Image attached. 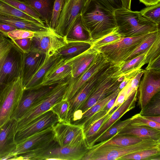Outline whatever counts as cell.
Returning <instances> with one entry per match:
<instances>
[{"instance_id": "7a4b0ae2", "label": "cell", "mask_w": 160, "mask_h": 160, "mask_svg": "<svg viewBox=\"0 0 160 160\" xmlns=\"http://www.w3.org/2000/svg\"><path fill=\"white\" fill-rule=\"evenodd\" d=\"M23 54L12 40L0 34V92L21 77Z\"/></svg>"}, {"instance_id": "9a60e30c", "label": "cell", "mask_w": 160, "mask_h": 160, "mask_svg": "<svg viewBox=\"0 0 160 160\" xmlns=\"http://www.w3.org/2000/svg\"><path fill=\"white\" fill-rule=\"evenodd\" d=\"M111 63L110 62L94 74L68 100L69 107L67 117L68 122L71 123L74 113L86 101L96 84Z\"/></svg>"}, {"instance_id": "7dc6e473", "label": "cell", "mask_w": 160, "mask_h": 160, "mask_svg": "<svg viewBox=\"0 0 160 160\" xmlns=\"http://www.w3.org/2000/svg\"><path fill=\"white\" fill-rule=\"evenodd\" d=\"M35 32L22 29H17L8 33L7 37L12 40L32 38Z\"/></svg>"}, {"instance_id": "4316f807", "label": "cell", "mask_w": 160, "mask_h": 160, "mask_svg": "<svg viewBox=\"0 0 160 160\" xmlns=\"http://www.w3.org/2000/svg\"><path fill=\"white\" fill-rule=\"evenodd\" d=\"M91 46V43L82 42H68L54 54L68 61L84 52Z\"/></svg>"}, {"instance_id": "f546056e", "label": "cell", "mask_w": 160, "mask_h": 160, "mask_svg": "<svg viewBox=\"0 0 160 160\" xmlns=\"http://www.w3.org/2000/svg\"><path fill=\"white\" fill-rule=\"evenodd\" d=\"M148 50L128 61L122 62L120 68L112 74V77H119L131 71L141 69L145 64L144 61Z\"/></svg>"}, {"instance_id": "836d02e7", "label": "cell", "mask_w": 160, "mask_h": 160, "mask_svg": "<svg viewBox=\"0 0 160 160\" xmlns=\"http://www.w3.org/2000/svg\"><path fill=\"white\" fill-rule=\"evenodd\" d=\"M124 38L117 27L112 31L106 36L92 41L91 48L97 49L101 47L116 42Z\"/></svg>"}, {"instance_id": "ee69618b", "label": "cell", "mask_w": 160, "mask_h": 160, "mask_svg": "<svg viewBox=\"0 0 160 160\" xmlns=\"http://www.w3.org/2000/svg\"><path fill=\"white\" fill-rule=\"evenodd\" d=\"M160 58V34L151 47L148 50L145 59V64L150 63Z\"/></svg>"}, {"instance_id": "ac0fdd59", "label": "cell", "mask_w": 160, "mask_h": 160, "mask_svg": "<svg viewBox=\"0 0 160 160\" xmlns=\"http://www.w3.org/2000/svg\"><path fill=\"white\" fill-rule=\"evenodd\" d=\"M72 75L69 60L65 61L60 57L46 72L39 87L70 82Z\"/></svg>"}, {"instance_id": "7c38bea8", "label": "cell", "mask_w": 160, "mask_h": 160, "mask_svg": "<svg viewBox=\"0 0 160 160\" xmlns=\"http://www.w3.org/2000/svg\"><path fill=\"white\" fill-rule=\"evenodd\" d=\"M138 89V104L142 110L160 91V71L145 69Z\"/></svg>"}, {"instance_id": "8fae6325", "label": "cell", "mask_w": 160, "mask_h": 160, "mask_svg": "<svg viewBox=\"0 0 160 160\" xmlns=\"http://www.w3.org/2000/svg\"><path fill=\"white\" fill-rule=\"evenodd\" d=\"M32 40L31 50L44 54L48 57L53 55L68 42L65 38L50 28L46 31L35 32Z\"/></svg>"}, {"instance_id": "7bdbcfd3", "label": "cell", "mask_w": 160, "mask_h": 160, "mask_svg": "<svg viewBox=\"0 0 160 160\" xmlns=\"http://www.w3.org/2000/svg\"><path fill=\"white\" fill-rule=\"evenodd\" d=\"M130 124L132 125L148 127L160 130V123L150 121L139 113L131 118Z\"/></svg>"}, {"instance_id": "ab89813d", "label": "cell", "mask_w": 160, "mask_h": 160, "mask_svg": "<svg viewBox=\"0 0 160 160\" xmlns=\"http://www.w3.org/2000/svg\"><path fill=\"white\" fill-rule=\"evenodd\" d=\"M69 107V101L62 99L55 103L50 110L57 116L60 122H68L67 117Z\"/></svg>"}, {"instance_id": "e0dca14e", "label": "cell", "mask_w": 160, "mask_h": 160, "mask_svg": "<svg viewBox=\"0 0 160 160\" xmlns=\"http://www.w3.org/2000/svg\"><path fill=\"white\" fill-rule=\"evenodd\" d=\"M59 122L57 116L49 110L18 131L15 134V140L17 143L35 133L52 127Z\"/></svg>"}, {"instance_id": "9f6ffc18", "label": "cell", "mask_w": 160, "mask_h": 160, "mask_svg": "<svg viewBox=\"0 0 160 160\" xmlns=\"http://www.w3.org/2000/svg\"><path fill=\"white\" fill-rule=\"evenodd\" d=\"M146 118L153 122L160 123V116H143Z\"/></svg>"}, {"instance_id": "60d3db41", "label": "cell", "mask_w": 160, "mask_h": 160, "mask_svg": "<svg viewBox=\"0 0 160 160\" xmlns=\"http://www.w3.org/2000/svg\"><path fill=\"white\" fill-rule=\"evenodd\" d=\"M141 15L149 21L160 25V2L148 6L140 11Z\"/></svg>"}, {"instance_id": "4fadbf2b", "label": "cell", "mask_w": 160, "mask_h": 160, "mask_svg": "<svg viewBox=\"0 0 160 160\" xmlns=\"http://www.w3.org/2000/svg\"><path fill=\"white\" fill-rule=\"evenodd\" d=\"M111 62L99 52L88 68L76 79L69 82L63 99L69 100L94 74Z\"/></svg>"}, {"instance_id": "d6986e66", "label": "cell", "mask_w": 160, "mask_h": 160, "mask_svg": "<svg viewBox=\"0 0 160 160\" xmlns=\"http://www.w3.org/2000/svg\"><path fill=\"white\" fill-rule=\"evenodd\" d=\"M138 90L134 91L123 103L112 113L108 120L98 131L86 142L88 148L95 144L97 139L112 125L120 119L126 112L134 108L137 99Z\"/></svg>"}, {"instance_id": "f5cc1de1", "label": "cell", "mask_w": 160, "mask_h": 160, "mask_svg": "<svg viewBox=\"0 0 160 160\" xmlns=\"http://www.w3.org/2000/svg\"><path fill=\"white\" fill-rule=\"evenodd\" d=\"M146 6H149L157 4L160 2V0H139Z\"/></svg>"}, {"instance_id": "11a10c76", "label": "cell", "mask_w": 160, "mask_h": 160, "mask_svg": "<svg viewBox=\"0 0 160 160\" xmlns=\"http://www.w3.org/2000/svg\"><path fill=\"white\" fill-rule=\"evenodd\" d=\"M122 8L125 9L131 10V0H121Z\"/></svg>"}, {"instance_id": "e575fe53", "label": "cell", "mask_w": 160, "mask_h": 160, "mask_svg": "<svg viewBox=\"0 0 160 160\" xmlns=\"http://www.w3.org/2000/svg\"><path fill=\"white\" fill-rule=\"evenodd\" d=\"M3 0L18 10L36 19L42 24L45 25L44 22L41 19L38 12L24 0Z\"/></svg>"}, {"instance_id": "b9f144b4", "label": "cell", "mask_w": 160, "mask_h": 160, "mask_svg": "<svg viewBox=\"0 0 160 160\" xmlns=\"http://www.w3.org/2000/svg\"><path fill=\"white\" fill-rule=\"evenodd\" d=\"M112 114L108 113L103 117L92 124L84 131L86 142L98 131L101 127L110 118Z\"/></svg>"}, {"instance_id": "9c48e42d", "label": "cell", "mask_w": 160, "mask_h": 160, "mask_svg": "<svg viewBox=\"0 0 160 160\" xmlns=\"http://www.w3.org/2000/svg\"><path fill=\"white\" fill-rule=\"evenodd\" d=\"M24 90L20 76L7 84L0 92V127L10 119Z\"/></svg>"}, {"instance_id": "30bf717a", "label": "cell", "mask_w": 160, "mask_h": 160, "mask_svg": "<svg viewBox=\"0 0 160 160\" xmlns=\"http://www.w3.org/2000/svg\"><path fill=\"white\" fill-rule=\"evenodd\" d=\"M52 128L54 140L59 146L87 147L82 126L59 122L53 126Z\"/></svg>"}, {"instance_id": "f35d334b", "label": "cell", "mask_w": 160, "mask_h": 160, "mask_svg": "<svg viewBox=\"0 0 160 160\" xmlns=\"http://www.w3.org/2000/svg\"><path fill=\"white\" fill-rule=\"evenodd\" d=\"M131 121V118L123 121H119L118 120L97 139L95 142V143L97 142L107 140L111 138L119 131L130 123Z\"/></svg>"}, {"instance_id": "74e56055", "label": "cell", "mask_w": 160, "mask_h": 160, "mask_svg": "<svg viewBox=\"0 0 160 160\" xmlns=\"http://www.w3.org/2000/svg\"><path fill=\"white\" fill-rule=\"evenodd\" d=\"M160 155V148H152L141 150L124 156L118 160H148L150 158Z\"/></svg>"}, {"instance_id": "d4e9b609", "label": "cell", "mask_w": 160, "mask_h": 160, "mask_svg": "<svg viewBox=\"0 0 160 160\" xmlns=\"http://www.w3.org/2000/svg\"><path fill=\"white\" fill-rule=\"evenodd\" d=\"M122 135L133 136L143 139L160 140V130L148 127L132 125L129 123L114 136Z\"/></svg>"}, {"instance_id": "cb8c5ba5", "label": "cell", "mask_w": 160, "mask_h": 160, "mask_svg": "<svg viewBox=\"0 0 160 160\" xmlns=\"http://www.w3.org/2000/svg\"><path fill=\"white\" fill-rule=\"evenodd\" d=\"M65 38L67 42H82L91 43L90 34L83 22L81 13L75 18Z\"/></svg>"}, {"instance_id": "d6a6232c", "label": "cell", "mask_w": 160, "mask_h": 160, "mask_svg": "<svg viewBox=\"0 0 160 160\" xmlns=\"http://www.w3.org/2000/svg\"><path fill=\"white\" fill-rule=\"evenodd\" d=\"M0 14L16 17L27 21L46 26L38 20L18 10L3 0H0Z\"/></svg>"}, {"instance_id": "ba28073f", "label": "cell", "mask_w": 160, "mask_h": 160, "mask_svg": "<svg viewBox=\"0 0 160 160\" xmlns=\"http://www.w3.org/2000/svg\"><path fill=\"white\" fill-rule=\"evenodd\" d=\"M154 32L136 37L123 38L116 42L96 49L110 62L114 64L120 63Z\"/></svg>"}, {"instance_id": "f907efd6", "label": "cell", "mask_w": 160, "mask_h": 160, "mask_svg": "<svg viewBox=\"0 0 160 160\" xmlns=\"http://www.w3.org/2000/svg\"><path fill=\"white\" fill-rule=\"evenodd\" d=\"M126 86L119 92L113 105L109 111L110 113H112L126 100Z\"/></svg>"}, {"instance_id": "ffe728a7", "label": "cell", "mask_w": 160, "mask_h": 160, "mask_svg": "<svg viewBox=\"0 0 160 160\" xmlns=\"http://www.w3.org/2000/svg\"><path fill=\"white\" fill-rule=\"evenodd\" d=\"M56 85L42 86L36 88L24 90L10 119H14L17 121L30 107Z\"/></svg>"}, {"instance_id": "7402d4cb", "label": "cell", "mask_w": 160, "mask_h": 160, "mask_svg": "<svg viewBox=\"0 0 160 160\" xmlns=\"http://www.w3.org/2000/svg\"><path fill=\"white\" fill-rule=\"evenodd\" d=\"M46 57L44 54L32 50L23 53L21 77L23 87L41 67Z\"/></svg>"}, {"instance_id": "d590c367", "label": "cell", "mask_w": 160, "mask_h": 160, "mask_svg": "<svg viewBox=\"0 0 160 160\" xmlns=\"http://www.w3.org/2000/svg\"><path fill=\"white\" fill-rule=\"evenodd\" d=\"M160 34V30L154 32L138 46L123 62L128 61L147 51Z\"/></svg>"}, {"instance_id": "277c9868", "label": "cell", "mask_w": 160, "mask_h": 160, "mask_svg": "<svg viewBox=\"0 0 160 160\" xmlns=\"http://www.w3.org/2000/svg\"><path fill=\"white\" fill-rule=\"evenodd\" d=\"M152 148H160V140L146 139L138 143L128 146L107 145L88 148L82 160H116L136 152Z\"/></svg>"}, {"instance_id": "1f68e13d", "label": "cell", "mask_w": 160, "mask_h": 160, "mask_svg": "<svg viewBox=\"0 0 160 160\" xmlns=\"http://www.w3.org/2000/svg\"><path fill=\"white\" fill-rule=\"evenodd\" d=\"M145 139H146L129 135L114 136L93 146L98 147L108 144L121 146H128L138 143Z\"/></svg>"}, {"instance_id": "bcb514c9", "label": "cell", "mask_w": 160, "mask_h": 160, "mask_svg": "<svg viewBox=\"0 0 160 160\" xmlns=\"http://www.w3.org/2000/svg\"><path fill=\"white\" fill-rule=\"evenodd\" d=\"M144 70L142 69L133 78L131 79L127 85L126 99L134 91L137 90L141 78Z\"/></svg>"}, {"instance_id": "f6af8a7d", "label": "cell", "mask_w": 160, "mask_h": 160, "mask_svg": "<svg viewBox=\"0 0 160 160\" xmlns=\"http://www.w3.org/2000/svg\"><path fill=\"white\" fill-rule=\"evenodd\" d=\"M65 0H55L49 28L54 30L63 9Z\"/></svg>"}, {"instance_id": "c3c4849f", "label": "cell", "mask_w": 160, "mask_h": 160, "mask_svg": "<svg viewBox=\"0 0 160 160\" xmlns=\"http://www.w3.org/2000/svg\"><path fill=\"white\" fill-rule=\"evenodd\" d=\"M102 7L112 12L122 8L121 0H94Z\"/></svg>"}, {"instance_id": "f1b7e54d", "label": "cell", "mask_w": 160, "mask_h": 160, "mask_svg": "<svg viewBox=\"0 0 160 160\" xmlns=\"http://www.w3.org/2000/svg\"><path fill=\"white\" fill-rule=\"evenodd\" d=\"M39 14L45 25L49 28L55 0H24Z\"/></svg>"}, {"instance_id": "8992f818", "label": "cell", "mask_w": 160, "mask_h": 160, "mask_svg": "<svg viewBox=\"0 0 160 160\" xmlns=\"http://www.w3.org/2000/svg\"><path fill=\"white\" fill-rule=\"evenodd\" d=\"M88 150L87 146H61L53 140L44 147L28 152V160H82Z\"/></svg>"}, {"instance_id": "3957f363", "label": "cell", "mask_w": 160, "mask_h": 160, "mask_svg": "<svg viewBox=\"0 0 160 160\" xmlns=\"http://www.w3.org/2000/svg\"><path fill=\"white\" fill-rule=\"evenodd\" d=\"M117 27L124 38L136 37L156 32L160 25L143 17L139 11H133L122 8L115 10Z\"/></svg>"}, {"instance_id": "681fc988", "label": "cell", "mask_w": 160, "mask_h": 160, "mask_svg": "<svg viewBox=\"0 0 160 160\" xmlns=\"http://www.w3.org/2000/svg\"><path fill=\"white\" fill-rule=\"evenodd\" d=\"M12 41L23 53H28L31 51L32 38L13 40Z\"/></svg>"}, {"instance_id": "5b68a950", "label": "cell", "mask_w": 160, "mask_h": 160, "mask_svg": "<svg viewBox=\"0 0 160 160\" xmlns=\"http://www.w3.org/2000/svg\"><path fill=\"white\" fill-rule=\"evenodd\" d=\"M121 63H112L100 78L90 93L87 99L74 114L71 120L73 122L80 119L82 114L98 102L117 90L121 82L118 78L112 76L120 68Z\"/></svg>"}, {"instance_id": "4dcf8cb0", "label": "cell", "mask_w": 160, "mask_h": 160, "mask_svg": "<svg viewBox=\"0 0 160 160\" xmlns=\"http://www.w3.org/2000/svg\"><path fill=\"white\" fill-rule=\"evenodd\" d=\"M119 91L118 89L114 92L98 102L84 112L80 119L72 123L76 125H82L92 116L102 110L110 100L117 96Z\"/></svg>"}, {"instance_id": "8d00e7d4", "label": "cell", "mask_w": 160, "mask_h": 160, "mask_svg": "<svg viewBox=\"0 0 160 160\" xmlns=\"http://www.w3.org/2000/svg\"><path fill=\"white\" fill-rule=\"evenodd\" d=\"M139 113L142 116H157L160 115V92L155 95L141 110Z\"/></svg>"}, {"instance_id": "816d5d0a", "label": "cell", "mask_w": 160, "mask_h": 160, "mask_svg": "<svg viewBox=\"0 0 160 160\" xmlns=\"http://www.w3.org/2000/svg\"><path fill=\"white\" fill-rule=\"evenodd\" d=\"M17 29H18L14 26L0 23V34L5 37H7L8 32Z\"/></svg>"}, {"instance_id": "484cf974", "label": "cell", "mask_w": 160, "mask_h": 160, "mask_svg": "<svg viewBox=\"0 0 160 160\" xmlns=\"http://www.w3.org/2000/svg\"><path fill=\"white\" fill-rule=\"evenodd\" d=\"M0 23L14 26L18 29H22L34 32L48 30L49 28L46 26L27 21L12 16L0 14Z\"/></svg>"}, {"instance_id": "2e32d148", "label": "cell", "mask_w": 160, "mask_h": 160, "mask_svg": "<svg viewBox=\"0 0 160 160\" xmlns=\"http://www.w3.org/2000/svg\"><path fill=\"white\" fill-rule=\"evenodd\" d=\"M86 0H65L57 25L54 30L65 37L73 22L80 13Z\"/></svg>"}, {"instance_id": "52a82bcc", "label": "cell", "mask_w": 160, "mask_h": 160, "mask_svg": "<svg viewBox=\"0 0 160 160\" xmlns=\"http://www.w3.org/2000/svg\"><path fill=\"white\" fill-rule=\"evenodd\" d=\"M69 82H68L56 85L30 107L17 121L16 132L41 115L49 110L55 103L62 99Z\"/></svg>"}, {"instance_id": "603a6c76", "label": "cell", "mask_w": 160, "mask_h": 160, "mask_svg": "<svg viewBox=\"0 0 160 160\" xmlns=\"http://www.w3.org/2000/svg\"><path fill=\"white\" fill-rule=\"evenodd\" d=\"M98 53L97 49L90 47L69 60L71 67L72 73L69 82L78 78L89 66Z\"/></svg>"}, {"instance_id": "44dd1931", "label": "cell", "mask_w": 160, "mask_h": 160, "mask_svg": "<svg viewBox=\"0 0 160 160\" xmlns=\"http://www.w3.org/2000/svg\"><path fill=\"white\" fill-rule=\"evenodd\" d=\"M17 121L11 118L0 127V160L12 154L15 150Z\"/></svg>"}, {"instance_id": "83f0119b", "label": "cell", "mask_w": 160, "mask_h": 160, "mask_svg": "<svg viewBox=\"0 0 160 160\" xmlns=\"http://www.w3.org/2000/svg\"><path fill=\"white\" fill-rule=\"evenodd\" d=\"M60 58L55 54L50 57L46 56L41 67L24 86V89L39 87L46 72Z\"/></svg>"}, {"instance_id": "db71d44e", "label": "cell", "mask_w": 160, "mask_h": 160, "mask_svg": "<svg viewBox=\"0 0 160 160\" xmlns=\"http://www.w3.org/2000/svg\"><path fill=\"white\" fill-rule=\"evenodd\" d=\"M117 96L114 97L110 100L103 108V109L109 112V111L113 105L115 101Z\"/></svg>"}, {"instance_id": "6da1fadb", "label": "cell", "mask_w": 160, "mask_h": 160, "mask_svg": "<svg viewBox=\"0 0 160 160\" xmlns=\"http://www.w3.org/2000/svg\"><path fill=\"white\" fill-rule=\"evenodd\" d=\"M81 14L92 41L106 36L117 27L113 12L102 7L94 0H85Z\"/></svg>"}, {"instance_id": "5bb4252c", "label": "cell", "mask_w": 160, "mask_h": 160, "mask_svg": "<svg viewBox=\"0 0 160 160\" xmlns=\"http://www.w3.org/2000/svg\"><path fill=\"white\" fill-rule=\"evenodd\" d=\"M53 140L52 127L48 128L18 142L12 154L22 155L41 148Z\"/></svg>"}]
</instances>
